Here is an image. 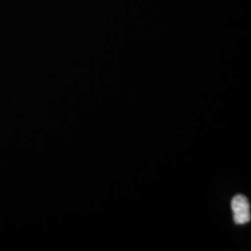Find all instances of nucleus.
Masks as SVG:
<instances>
[{
    "instance_id": "1",
    "label": "nucleus",
    "mask_w": 251,
    "mask_h": 251,
    "mask_svg": "<svg viewBox=\"0 0 251 251\" xmlns=\"http://www.w3.org/2000/svg\"><path fill=\"white\" fill-rule=\"evenodd\" d=\"M234 220L237 225H246L250 221V203L249 200L242 194L235 196L231 200Z\"/></svg>"
}]
</instances>
